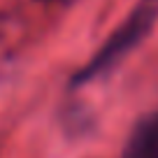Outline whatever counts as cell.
<instances>
[{
	"instance_id": "1",
	"label": "cell",
	"mask_w": 158,
	"mask_h": 158,
	"mask_svg": "<svg viewBox=\"0 0 158 158\" xmlns=\"http://www.w3.org/2000/svg\"><path fill=\"white\" fill-rule=\"evenodd\" d=\"M156 23H158V0H139L130 10V14L116 26V30L102 42V47L93 54V58L79 72H74L72 86L89 84L93 79L112 72L130 51H135L151 35Z\"/></svg>"
},
{
	"instance_id": "2",
	"label": "cell",
	"mask_w": 158,
	"mask_h": 158,
	"mask_svg": "<svg viewBox=\"0 0 158 158\" xmlns=\"http://www.w3.org/2000/svg\"><path fill=\"white\" fill-rule=\"evenodd\" d=\"M123 158H158V112L144 116L133 128Z\"/></svg>"
}]
</instances>
